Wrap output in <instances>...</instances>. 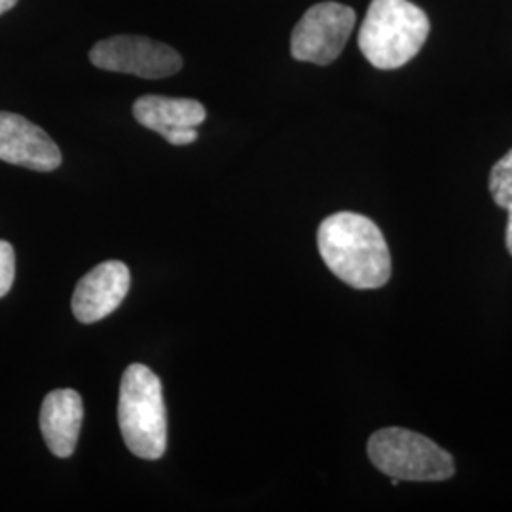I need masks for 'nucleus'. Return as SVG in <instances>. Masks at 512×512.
<instances>
[{
	"instance_id": "f257e3e1",
	"label": "nucleus",
	"mask_w": 512,
	"mask_h": 512,
	"mask_svg": "<svg viewBox=\"0 0 512 512\" xmlns=\"http://www.w3.org/2000/svg\"><path fill=\"white\" fill-rule=\"evenodd\" d=\"M317 247L332 274L359 291L382 289L391 277V253L376 222L351 211L321 222Z\"/></svg>"
},
{
	"instance_id": "f03ea898",
	"label": "nucleus",
	"mask_w": 512,
	"mask_h": 512,
	"mask_svg": "<svg viewBox=\"0 0 512 512\" xmlns=\"http://www.w3.org/2000/svg\"><path fill=\"white\" fill-rule=\"evenodd\" d=\"M429 31L427 14L410 0H372L359 31V48L372 67L393 71L418 55Z\"/></svg>"
},
{
	"instance_id": "7ed1b4c3",
	"label": "nucleus",
	"mask_w": 512,
	"mask_h": 512,
	"mask_svg": "<svg viewBox=\"0 0 512 512\" xmlns=\"http://www.w3.org/2000/svg\"><path fill=\"white\" fill-rule=\"evenodd\" d=\"M118 423L129 452L137 458L160 459L167 448V410L162 380L145 365H129L122 376Z\"/></svg>"
},
{
	"instance_id": "20e7f679",
	"label": "nucleus",
	"mask_w": 512,
	"mask_h": 512,
	"mask_svg": "<svg viewBox=\"0 0 512 512\" xmlns=\"http://www.w3.org/2000/svg\"><path fill=\"white\" fill-rule=\"evenodd\" d=\"M372 465L399 482H442L452 478L456 465L452 454L435 440L403 427H385L368 439Z\"/></svg>"
},
{
	"instance_id": "39448f33",
	"label": "nucleus",
	"mask_w": 512,
	"mask_h": 512,
	"mask_svg": "<svg viewBox=\"0 0 512 512\" xmlns=\"http://www.w3.org/2000/svg\"><path fill=\"white\" fill-rule=\"evenodd\" d=\"M90 61L101 71L133 74L148 80L167 78L183 69V57L175 48L137 35L99 40L90 50Z\"/></svg>"
},
{
	"instance_id": "423d86ee",
	"label": "nucleus",
	"mask_w": 512,
	"mask_h": 512,
	"mask_svg": "<svg viewBox=\"0 0 512 512\" xmlns=\"http://www.w3.org/2000/svg\"><path fill=\"white\" fill-rule=\"evenodd\" d=\"M355 19V10L340 2L311 6L294 27L291 55L296 61L330 65L342 54Z\"/></svg>"
},
{
	"instance_id": "0eeeda50",
	"label": "nucleus",
	"mask_w": 512,
	"mask_h": 512,
	"mask_svg": "<svg viewBox=\"0 0 512 512\" xmlns=\"http://www.w3.org/2000/svg\"><path fill=\"white\" fill-rule=\"evenodd\" d=\"M135 120L160 133L169 145L186 147L198 139V126L207 118L200 101L186 97L143 95L133 103Z\"/></svg>"
},
{
	"instance_id": "6e6552de",
	"label": "nucleus",
	"mask_w": 512,
	"mask_h": 512,
	"mask_svg": "<svg viewBox=\"0 0 512 512\" xmlns=\"http://www.w3.org/2000/svg\"><path fill=\"white\" fill-rule=\"evenodd\" d=\"M0 160L38 173L55 171L61 150L54 139L27 118L0 110Z\"/></svg>"
},
{
	"instance_id": "1a4fd4ad",
	"label": "nucleus",
	"mask_w": 512,
	"mask_h": 512,
	"mask_svg": "<svg viewBox=\"0 0 512 512\" xmlns=\"http://www.w3.org/2000/svg\"><path fill=\"white\" fill-rule=\"evenodd\" d=\"M131 287L129 268L120 260H107L84 275L73 294L74 317L92 325L120 308Z\"/></svg>"
},
{
	"instance_id": "9d476101",
	"label": "nucleus",
	"mask_w": 512,
	"mask_h": 512,
	"mask_svg": "<svg viewBox=\"0 0 512 512\" xmlns=\"http://www.w3.org/2000/svg\"><path fill=\"white\" fill-rule=\"evenodd\" d=\"M84 421L82 397L74 389H55L40 408V431L55 458H71Z\"/></svg>"
},
{
	"instance_id": "9b49d317",
	"label": "nucleus",
	"mask_w": 512,
	"mask_h": 512,
	"mask_svg": "<svg viewBox=\"0 0 512 512\" xmlns=\"http://www.w3.org/2000/svg\"><path fill=\"white\" fill-rule=\"evenodd\" d=\"M490 194L495 205L509 213L505 243L507 251L512 256V148L492 167L490 173Z\"/></svg>"
},
{
	"instance_id": "f8f14e48",
	"label": "nucleus",
	"mask_w": 512,
	"mask_h": 512,
	"mask_svg": "<svg viewBox=\"0 0 512 512\" xmlns=\"http://www.w3.org/2000/svg\"><path fill=\"white\" fill-rule=\"evenodd\" d=\"M16 277V251L8 241L0 239V298L10 293Z\"/></svg>"
},
{
	"instance_id": "ddd939ff",
	"label": "nucleus",
	"mask_w": 512,
	"mask_h": 512,
	"mask_svg": "<svg viewBox=\"0 0 512 512\" xmlns=\"http://www.w3.org/2000/svg\"><path fill=\"white\" fill-rule=\"evenodd\" d=\"M18 2L19 0H0V16L6 14V12H10Z\"/></svg>"
}]
</instances>
